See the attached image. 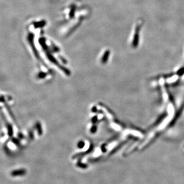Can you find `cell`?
Listing matches in <instances>:
<instances>
[{"label": "cell", "mask_w": 184, "mask_h": 184, "mask_svg": "<svg viewBox=\"0 0 184 184\" xmlns=\"http://www.w3.org/2000/svg\"><path fill=\"white\" fill-rule=\"evenodd\" d=\"M85 143L84 142L80 141L78 143V144H77V146H78L79 148H83L84 146H85Z\"/></svg>", "instance_id": "obj_6"}, {"label": "cell", "mask_w": 184, "mask_h": 184, "mask_svg": "<svg viewBox=\"0 0 184 184\" xmlns=\"http://www.w3.org/2000/svg\"><path fill=\"white\" fill-rule=\"evenodd\" d=\"M141 25H138L136 29H135V33L134 36L133 41V46L134 48H136L139 44V31L140 30Z\"/></svg>", "instance_id": "obj_1"}, {"label": "cell", "mask_w": 184, "mask_h": 184, "mask_svg": "<svg viewBox=\"0 0 184 184\" xmlns=\"http://www.w3.org/2000/svg\"><path fill=\"white\" fill-rule=\"evenodd\" d=\"M26 174V170L23 168L14 170L11 172V176L14 177L23 176Z\"/></svg>", "instance_id": "obj_2"}, {"label": "cell", "mask_w": 184, "mask_h": 184, "mask_svg": "<svg viewBox=\"0 0 184 184\" xmlns=\"http://www.w3.org/2000/svg\"><path fill=\"white\" fill-rule=\"evenodd\" d=\"M92 149H93V147H91V148H90L89 149L88 151H86V152H85V153H79L78 154H77L75 155V156L73 157V158H74V159H75V158H77V157H82V156H85V154H88L90 153H91V151L92 150Z\"/></svg>", "instance_id": "obj_3"}, {"label": "cell", "mask_w": 184, "mask_h": 184, "mask_svg": "<svg viewBox=\"0 0 184 184\" xmlns=\"http://www.w3.org/2000/svg\"><path fill=\"white\" fill-rule=\"evenodd\" d=\"M77 166L80 168H83V169L87 168V167H88V165H87L86 164L82 163L80 162H78V163H77Z\"/></svg>", "instance_id": "obj_4"}, {"label": "cell", "mask_w": 184, "mask_h": 184, "mask_svg": "<svg viewBox=\"0 0 184 184\" xmlns=\"http://www.w3.org/2000/svg\"><path fill=\"white\" fill-rule=\"evenodd\" d=\"M37 127L38 128V134H39L40 135L41 134H42V130H41V127H40V123H38L37 124Z\"/></svg>", "instance_id": "obj_7"}, {"label": "cell", "mask_w": 184, "mask_h": 184, "mask_svg": "<svg viewBox=\"0 0 184 184\" xmlns=\"http://www.w3.org/2000/svg\"><path fill=\"white\" fill-rule=\"evenodd\" d=\"M109 52H106L105 54L104 55V56H103V59L102 60V62L103 63H106V61H107L108 58V56H109Z\"/></svg>", "instance_id": "obj_5"}]
</instances>
